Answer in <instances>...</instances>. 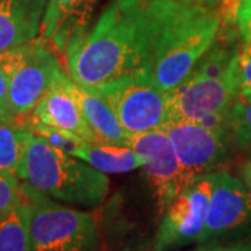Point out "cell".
<instances>
[{
  "mask_svg": "<svg viewBox=\"0 0 251 251\" xmlns=\"http://www.w3.org/2000/svg\"><path fill=\"white\" fill-rule=\"evenodd\" d=\"M25 119L34 125L44 126L60 133L73 143L98 141L73 97L70 75L64 69L56 74L49 90Z\"/></svg>",
  "mask_w": 251,
  "mask_h": 251,
  "instance_id": "obj_12",
  "label": "cell"
},
{
  "mask_svg": "<svg viewBox=\"0 0 251 251\" xmlns=\"http://www.w3.org/2000/svg\"><path fill=\"white\" fill-rule=\"evenodd\" d=\"M20 180L46 197L82 209L102 205L110 186L105 173L32 131Z\"/></svg>",
  "mask_w": 251,
  "mask_h": 251,
  "instance_id": "obj_3",
  "label": "cell"
},
{
  "mask_svg": "<svg viewBox=\"0 0 251 251\" xmlns=\"http://www.w3.org/2000/svg\"><path fill=\"white\" fill-rule=\"evenodd\" d=\"M205 227L197 244L251 239V190L227 171L212 173Z\"/></svg>",
  "mask_w": 251,
  "mask_h": 251,
  "instance_id": "obj_7",
  "label": "cell"
},
{
  "mask_svg": "<svg viewBox=\"0 0 251 251\" xmlns=\"http://www.w3.org/2000/svg\"><path fill=\"white\" fill-rule=\"evenodd\" d=\"M179 1H184V3H197V4H205V6H211V7H218L221 3H224V0H179Z\"/></svg>",
  "mask_w": 251,
  "mask_h": 251,
  "instance_id": "obj_26",
  "label": "cell"
},
{
  "mask_svg": "<svg viewBox=\"0 0 251 251\" xmlns=\"http://www.w3.org/2000/svg\"><path fill=\"white\" fill-rule=\"evenodd\" d=\"M237 97H251V45H246L237 60Z\"/></svg>",
  "mask_w": 251,
  "mask_h": 251,
  "instance_id": "obj_22",
  "label": "cell"
},
{
  "mask_svg": "<svg viewBox=\"0 0 251 251\" xmlns=\"http://www.w3.org/2000/svg\"><path fill=\"white\" fill-rule=\"evenodd\" d=\"M23 184L29 204L31 251H100L90 209L63 204Z\"/></svg>",
  "mask_w": 251,
  "mask_h": 251,
  "instance_id": "obj_5",
  "label": "cell"
},
{
  "mask_svg": "<svg viewBox=\"0 0 251 251\" xmlns=\"http://www.w3.org/2000/svg\"><path fill=\"white\" fill-rule=\"evenodd\" d=\"M18 59H20V48L18 46L0 50V108L4 112L10 113L11 116H14V115H13L9 105V81Z\"/></svg>",
  "mask_w": 251,
  "mask_h": 251,
  "instance_id": "obj_21",
  "label": "cell"
},
{
  "mask_svg": "<svg viewBox=\"0 0 251 251\" xmlns=\"http://www.w3.org/2000/svg\"><path fill=\"white\" fill-rule=\"evenodd\" d=\"M27 201L23 181L11 173L0 171V218Z\"/></svg>",
  "mask_w": 251,
  "mask_h": 251,
  "instance_id": "obj_20",
  "label": "cell"
},
{
  "mask_svg": "<svg viewBox=\"0 0 251 251\" xmlns=\"http://www.w3.org/2000/svg\"><path fill=\"white\" fill-rule=\"evenodd\" d=\"M13 120H16V117L11 116L10 113H7V112H4L3 109L0 108V123H6V122H13Z\"/></svg>",
  "mask_w": 251,
  "mask_h": 251,
  "instance_id": "obj_27",
  "label": "cell"
},
{
  "mask_svg": "<svg viewBox=\"0 0 251 251\" xmlns=\"http://www.w3.org/2000/svg\"><path fill=\"white\" fill-rule=\"evenodd\" d=\"M240 176H242L243 181L247 184V187L251 190V159L244 162L240 166Z\"/></svg>",
  "mask_w": 251,
  "mask_h": 251,
  "instance_id": "obj_25",
  "label": "cell"
},
{
  "mask_svg": "<svg viewBox=\"0 0 251 251\" xmlns=\"http://www.w3.org/2000/svg\"><path fill=\"white\" fill-rule=\"evenodd\" d=\"M70 91L80 106L91 131L100 143L126 144L130 134L122 127L113 109L92 88L80 85L70 78Z\"/></svg>",
  "mask_w": 251,
  "mask_h": 251,
  "instance_id": "obj_15",
  "label": "cell"
},
{
  "mask_svg": "<svg viewBox=\"0 0 251 251\" xmlns=\"http://www.w3.org/2000/svg\"><path fill=\"white\" fill-rule=\"evenodd\" d=\"M70 153L105 175H120L141 169L137 152L126 144L81 141L73 147Z\"/></svg>",
  "mask_w": 251,
  "mask_h": 251,
  "instance_id": "obj_16",
  "label": "cell"
},
{
  "mask_svg": "<svg viewBox=\"0 0 251 251\" xmlns=\"http://www.w3.org/2000/svg\"><path fill=\"white\" fill-rule=\"evenodd\" d=\"M31 130L21 120L0 123V171L20 179Z\"/></svg>",
  "mask_w": 251,
  "mask_h": 251,
  "instance_id": "obj_17",
  "label": "cell"
},
{
  "mask_svg": "<svg viewBox=\"0 0 251 251\" xmlns=\"http://www.w3.org/2000/svg\"><path fill=\"white\" fill-rule=\"evenodd\" d=\"M225 125L234 148L251 155V97H237L229 109Z\"/></svg>",
  "mask_w": 251,
  "mask_h": 251,
  "instance_id": "obj_19",
  "label": "cell"
},
{
  "mask_svg": "<svg viewBox=\"0 0 251 251\" xmlns=\"http://www.w3.org/2000/svg\"><path fill=\"white\" fill-rule=\"evenodd\" d=\"M63 69L49 42L38 36L21 45V56L9 81V105L13 115L28 116Z\"/></svg>",
  "mask_w": 251,
  "mask_h": 251,
  "instance_id": "obj_11",
  "label": "cell"
},
{
  "mask_svg": "<svg viewBox=\"0 0 251 251\" xmlns=\"http://www.w3.org/2000/svg\"><path fill=\"white\" fill-rule=\"evenodd\" d=\"M144 0H110L99 18L66 48L74 82L95 88L126 74H138L143 54Z\"/></svg>",
  "mask_w": 251,
  "mask_h": 251,
  "instance_id": "obj_2",
  "label": "cell"
},
{
  "mask_svg": "<svg viewBox=\"0 0 251 251\" xmlns=\"http://www.w3.org/2000/svg\"><path fill=\"white\" fill-rule=\"evenodd\" d=\"M221 28L218 7L179 0H144L138 74L171 92L215 44Z\"/></svg>",
  "mask_w": 251,
  "mask_h": 251,
  "instance_id": "obj_1",
  "label": "cell"
},
{
  "mask_svg": "<svg viewBox=\"0 0 251 251\" xmlns=\"http://www.w3.org/2000/svg\"><path fill=\"white\" fill-rule=\"evenodd\" d=\"M240 49L218 36L184 80L169 92V120H191L224 126L237 98V60Z\"/></svg>",
  "mask_w": 251,
  "mask_h": 251,
  "instance_id": "obj_4",
  "label": "cell"
},
{
  "mask_svg": "<svg viewBox=\"0 0 251 251\" xmlns=\"http://www.w3.org/2000/svg\"><path fill=\"white\" fill-rule=\"evenodd\" d=\"M100 0H48L39 36L64 54L74 38L91 27Z\"/></svg>",
  "mask_w": 251,
  "mask_h": 251,
  "instance_id": "obj_13",
  "label": "cell"
},
{
  "mask_svg": "<svg viewBox=\"0 0 251 251\" xmlns=\"http://www.w3.org/2000/svg\"><path fill=\"white\" fill-rule=\"evenodd\" d=\"M92 90L110 105L128 134L159 130L171 119L169 92L141 74H126Z\"/></svg>",
  "mask_w": 251,
  "mask_h": 251,
  "instance_id": "obj_6",
  "label": "cell"
},
{
  "mask_svg": "<svg viewBox=\"0 0 251 251\" xmlns=\"http://www.w3.org/2000/svg\"><path fill=\"white\" fill-rule=\"evenodd\" d=\"M169 137L184 175L191 181L209 175L227 159L234 148L226 125L208 126L191 120H169L162 127Z\"/></svg>",
  "mask_w": 251,
  "mask_h": 251,
  "instance_id": "obj_8",
  "label": "cell"
},
{
  "mask_svg": "<svg viewBox=\"0 0 251 251\" xmlns=\"http://www.w3.org/2000/svg\"><path fill=\"white\" fill-rule=\"evenodd\" d=\"M48 0H0V50L39 36Z\"/></svg>",
  "mask_w": 251,
  "mask_h": 251,
  "instance_id": "obj_14",
  "label": "cell"
},
{
  "mask_svg": "<svg viewBox=\"0 0 251 251\" xmlns=\"http://www.w3.org/2000/svg\"><path fill=\"white\" fill-rule=\"evenodd\" d=\"M127 145L134 150L145 179L152 190L159 216L190 183L166 133L159 130L130 134Z\"/></svg>",
  "mask_w": 251,
  "mask_h": 251,
  "instance_id": "obj_10",
  "label": "cell"
},
{
  "mask_svg": "<svg viewBox=\"0 0 251 251\" xmlns=\"http://www.w3.org/2000/svg\"><path fill=\"white\" fill-rule=\"evenodd\" d=\"M188 251H251V239L236 240L229 243H209L198 244Z\"/></svg>",
  "mask_w": 251,
  "mask_h": 251,
  "instance_id": "obj_24",
  "label": "cell"
},
{
  "mask_svg": "<svg viewBox=\"0 0 251 251\" xmlns=\"http://www.w3.org/2000/svg\"><path fill=\"white\" fill-rule=\"evenodd\" d=\"M212 173L193 179L161 215L152 251H171L197 244L205 227Z\"/></svg>",
  "mask_w": 251,
  "mask_h": 251,
  "instance_id": "obj_9",
  "label": "cell"
},
{
  "mask_svg": "<svg viewBox=\"0 0 251 251\" xmlns=\"http://www.w3.org/2000/svg\"><path fill=\"white\" fill-rule=\"evenodd\" d=\"M224 1H229V3H230V7H232V10H234V4H236V0H224Z\"/></svg>",
  "mask_w": 251,
  "mask_h": 251,
  "instance_id": "obj_28",
  "label": "cell"
},
{
  "mask_svg": "<svg viewBox=\"0 0 251 251\" xmlns=\"http://www.w3.org/2000/svg\"><path fill=\"white\" fill-rule=\"evenodd\" d=\"M233 11L243 45H251V0H236Z\"/></svg>",
  "mask_w": 251,
  "mask_h": 251,
  "instance_id": "obj_23",
  "label": "cell"
},
{
  "mask_svg": "<svg viewBox=\"0 0 251 251\" xmlns=\"http://www.w3.org/2000/svg\"><path fill=\"white\" fill-rule=\"evenodd\" d=\"M0 251H31L28 201L0 218Z\"/></svg>",
  "mask_w": 251,
  "mask_h": 251,
  "instance_id": "obj_18",
  "label": "cell"
}]
</instances>
